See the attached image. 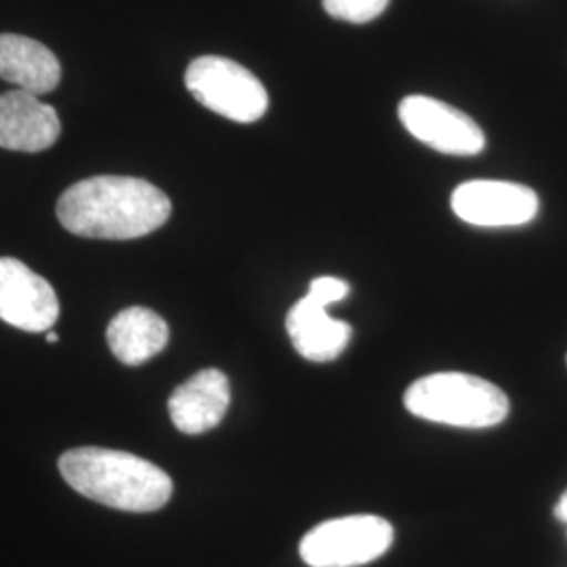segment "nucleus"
Segmentation results:
<instances>
[{
  "label": "nucleus",
  "instance_id": "1",
  "mask_svg": "<svg viewBox=\"0 0 567 567\" xmlns=\"http://www.w3.org/2000/svg\"><path fill=\"white\" fill-rule=\"evenodd\" d=\"M171 200L137 177L100 175L74 183L58 203L60 224L74 236L95 240H135L161 229L171 217Z\"/></svg>",
  "mask_w": 567,
  "mask_h": 567
},
{
  "label": "nucleus",
  "instance_id": "2",
  "mask_svg": "<svg viewBox=\"0 0 567 567\" xmlns=\"http://www.w3.org/2000/svg\"><path fill=\"white\" fill-rule=\"evenodd\" d=\"M60 471L79 494L118 511L152 513L173 496L168 473L128 452L76 447L61 456Z\"/></svg>",
  "mask_w": 567,
  "mask_h": 567
},
{
  "label": "nucleus",
  "instance_id": "3",
  "mask_svg": "<svg viewBox=\"0 0 567 567\" xmlns=\"http://www.w3.org/2000/svg\"><path fill=\"white\" fill-rule=\"evenodd\" d=\"M410 414L440 425L487 429L508 416V398L486 379L465 372H435L408 386Z\"/></svg>",
  "mask_w": 567,
  "mask_h": 567
},
{
  "label": "nucleus",
  "instance_id": "4",
  "mask_svg": "<svg viewBox=\"0 0 567 567\" xmlns=\"http://www.w3.org/2000/svg\"><path fill=\"white\" fill-rule=\"evenodd\" d=\"M185 86L196 102L229 121L257 122L269 107L261 81L240 63L219 55L192 61L185 72Z\"/></svg>",
  "mask_w": 567,
  "mask_h": 567
},
{
  "label": "nucleus",
  "instance_id": "5",
  "mask_svg": "<svg viewBox=\"0 0 567 567\" xmlns=\"http://www.w3.org/2000/svg\"><path fill=\"white\" fill-rule=\"evenodd\" d=\"M393 545V526L377 515H351L313 527L301 540V559L309 567H360L385 555Z\"/></svg>",
  "mask_w": 567,
  "mask_h": 567
},
{
  "label": "nucleus",
  "instance_id": "6",
  "mask_svg": "<svg viewBox=\"0 0 567 567\" xmlns=\"http://www.w3.org/2000/svg\"><path fill=\"white\" fill-rule=\"evenodd\" d=\"M405 131L429 147L450 156H475L486 147V135L465 112L447 103L410 95L398 107Z\"/></svg>",
  "mask_w": 567,
  "mask_h": 567
},
{
  "label": "nucleus",
  "instance_id": "7",
  "mask_svg": "<svg viewBox=\"0 0 567 567\" xmlns=\"http://www.w3.org/2000/svg\"><path fill=\"white\" fill-rule=\"evenodd\" d=\"M540 200L534 189L508 182H466L452 194V210L477 227H517L538 215Z\"/></svg>",
  "mask_w": 567,
  "mask_h": 567
},
{
  "label": "nucleus",
  "instance_id": "8",
  "mask_svg": "<svg viewBox=\"0 0 567 567\" xmlns=\"http://www.w3.org/2000/svg\"><path fill=\"white\" fill-rule=\"evenodd\" d=\"M60 318L53 286L13 257H0V320L25 332H47Z\"/></svg>",
  "mask_w": 567,
  "mask_h": 567
},
{
  "label": "nucleus",
  "instance_id": "9",
  "mask_svg": "<svg viewBox=\"0 0 567 567\" xmlns=\"http://www.w3.org/2000/svg\"><path fill=\"white\" fill-rule=\"evenodd\" d=\"M58 110L25 91L0 95V147L37 154L60 140Z\"/></svg>",
  "mask_w": 567,
  "mask_h": 567
},
{
  "label": "nucleus",
  "instance_id": "10",
  "mask_svg": "<svg viewBox=\"0 0 567 567\" xmlns=\"http://www.w3.org/2000/svg\"><path fill=\"white\" fill-rule=\"evenodd\" d=\"M229 402L227 377L221 370L208 368L175 389L168 400V414L185 435H200L224 421Z\"/></svg>",
  "mask_w": 567,
  "mask_h": 567
},
{
  "label": "nucleus",
  "instance_id": "11",
  "mask_svg": "<svg viewBox=\"0 0 567 567\" xmlns=\"http://www.w3.org/2000/svg\"><path fill=\"white\" fill-rule=\"evenodd\" d=\"M286 330L305 360L332 362L351 341V326L328 316L326 305L305 295L286 316Z\"/></svg>",
  "mask_w": 567,
  "mask_h": 567
},
{
  "label": "nucleus",
  "instance_id": "12",
  "mask_svg": "<svg viewBox=\"0 0 567 567\" xmlns=\"http://www.w3.org/2000/svg\"><path fill=\"white\" fill-rule=\"evenodd\" d=\"M0 79L37 97L47 95L60 84V60L34 39L0 34Z\"/></svg>",
  "mask_w": 567,
  "mask_h": 567
},
{
  "label": "nucleus",
  "instance_id": "13",
  "mask_svg": "<svg viewBox=\"0 0 567 567\" xmlns=\"http://www.w3.org/2000/svg\"><path fill=\"white\" fill-rule=\"evenodd\" d=\"M107 344L122 364L142 365L168 344V326L145 307H128L107 326Z\"/></svg>",
  "mask_w": 567,
  "mask_h": 567
},
{
  "label": "nucleus",
  "instance_id": "14",
  "mask_svg": "<svg viewBox=\"0 0 567 567\" xmlns=\"http://www.w3.org/2000/svg\"><path fill=\"white\" fill-rule=\"evenodd\" d=\"M326 13L334 20L368 23L385 13L391 0H322Z\"/></svg>",
  "mask_w": 567,
  "mask_h": 567
},
{
  "label": "nucleus",
  "instance_id": "15",
  "mask_svg": "<svg viewBox=\"0 0 567 567\" xmlns=\"http://www.w3.org/2000/svg\"><path fill=\"white\" fill-rule=\"evenodd\" d=\"M307 295L328 307V305L343 301L344 297L349 295V284L341 280V278H334V276H322V278H316L313 282L309 284Z\"/></svg>",
  "mask_w": 567,
  "mask_h": 567
},
{
  "label": "nucleus",
  "instance_id": "16",
  "mask_svg": "<svg viewBox=\"0 0 567 567\" xmlns=\"http://www.w3.org/2000/svg\"><path fill=\"white\" fill-rule=\"evenodd\" d=\"M555 515H557V519H561V522L567 524V492L559 498V503L555 507Z\"/></svg>",
  "mask_w": 567,
  "mask_h": 567
},
{
  "label": "nucleus",
  "instance_id": "17",
  "mask_svg": "<svg viewBox=\"0 0 567 567\" xmlns=\"http://www.w3.org/2000/svg\"><path fill=\"white\" fill-rule=\"evenodd\" d=\"M58 341H60L58 332H49V334H47V343L55 344Z\"/></svg>",
  "mask_w": 567,
  "mask_h": 567
}]
</instances>
